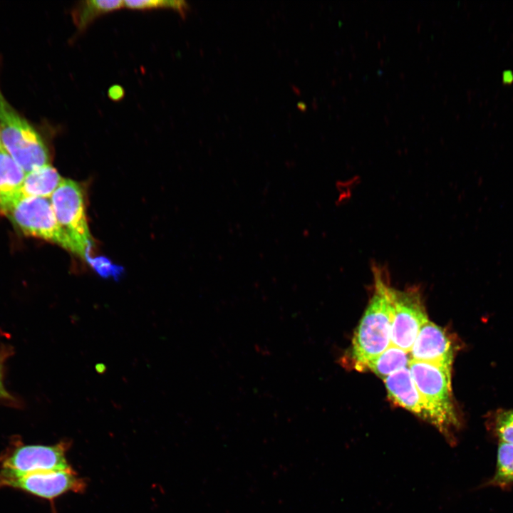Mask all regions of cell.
<instances>
[{
  "mask_svg": "<svg viewBox=\"0 0 513 513\" xmlns=\"http://www.w3.org/2000/svg\"><path fill=\"white\" fill-rule=\"evenodd\" d=\"M26 172L1 147L0 149V209L4 212L22 195Z\"/></svg>",
  "mask_w": 513,
  "mask_h": 513,
  "instance_id": "8fae6325",
  "label": "cell"
},
{
  "mask_svg": "<svg viewBox=\"0 0 513 513\" xmlns=\"http://www.w3.org/2000/svg\"><path fill=\"white\" fill-rule=\"evenodd\" d=\"M484 486L502 490H508L513 486V445L498 442L495 471Z\"/></svg>",
  "mask_w": 513,
  "mask_h": 513,
  "instance_id": "9a60e30c",
  "label": "cell"
},
{
  "mask_svg": "<svg viewBox=\"0 0 513 513\" xmlns=\"http://www.w3.org/2000/svg\"><path fill=\"white\" fill-rule=\"evenodd\" d=\"M373 271V291L352 341V360L361 370L390 345L392 287L381 267Z\"/></svg>",
  "mask_w": 513,
  "mask_h": 513,
  "instance_id": "6da1fadb",
  "label": "cell"
},
{
  "mask_svg": "<svg viewBox=\"0 0 513 513\" xmlns=\"http://www.w3.org/2000/svg\"><path fill=\"white\" fill-rule=\"evenodd\" d=\"M86 482L73 468L19 473L0 469V489L11 488L53 503L61 495L72 492L81 493Z\"/></svg>",
  "mask_w": 513,
  "mask_h": 513,
  "instance_id": "8992f818",
  "label": "cell"
},
{
  "mask_svg": "<svg viewBox=\"0 0 513 513\" xmlns=\"http://www.w3.org/2000/svg\"><path fill=\"white\" fill-rule=\"evenodd\" d=\"M63 178L52 165L48 164L26 172L21 189L22 195L50 198Z\"/></svg>",
  "mask_w": 513,
  "mask_h": 513,
  "instance_id": "7c38bea8",
  "label": "cell"
},
{
  "mask_svg": "<svg viewBox=\"0 0 513 513\" xmlns=\"http://www.w3.org/2000/svg\"><path fill=\"white\" fill-rule=\"evenodd\" d=\"M50 200L56 219L70 242L71 252L87 259L92 237L80 185L72 180L63 179Z\"/></svg>",
  "mask_w": 513,
  "mask_h": 513,
  "instance_id": "277c9868",
  "label": "cell"
},
{
  "mask_svg": "<svg viewBox=\"0 0 513 513\" xmlns=\"http://www.w3.org/2000/svg\"><path fill=\"white\" fill-rule=\"evenodd\" d=\"M390 344L410 352L421 327L428 321L420 292L391 289Z\"/></svg>",
  "mask_w": 513,
  "mask_h": 513,
  "instance_id": "ba28073f",
  "label": "cell"
},
{
  "mask_svg": "<svg viewBox=\"0 0 513 513\" xmlns=\"http://www.w3.org/2000/svg\"><path fill=\"white\" fill-rule=\"evenodd\" d=\"M0 141L1 147L26 173L49 164V152L43 138L9 103L1 89Z\"/></svg>",
  "mask_w": 513,
  "mask_h": 513,
  "instance_id": "3957f363",
  "label": "cell"
},
{
  "mask_svg": "<svg viewBox=\"0 0 513 513\" xmlns=\"http://www.w3.org/2000/svg\"><path fill=\"white\" fill-rule=\"evenodd\" d=\"M297 106H298L299 108L303 109V110L306 108V105H305L304 103H301V102H299V103L297 104Z\"/></svg>",
  "mask_w": 513,
  "mask_h": 513,
  "instance_id": "d6986e66",
  "label": "cell"
},
{
  "mask_svg": "<svg viewBox=\"0 0 513 513\" xmlns=\"http://www.w3.org/2000/svg\"><path fill=\"white\" fill-rule=\"evenodd\" d=\"M488 427L498 442L513 445V409L496 412Z\"/></svg>",
  "mask_w": 513,
  "mask_h": 513,
  "instance_id": "2e32d148",
  "label": "cell"
},
{
  "mask_svg": "<svg viewBox=\"0 0 513 513\" xmlns=\"http://www.w3.org/2000/svg\"><path fill=\"white\" fill-rule=\"evenodd\" d=\"M70 445L68 440L43 445H28L20 438H13L0 454V469L19 473L71 469L66 459Z\"/></svg>",
  "mask_w": 513,
  "mask_h": 513,
  "instance_id": "52a82bcc",
  "label": "cell"
},
{
  "mask_svg": "<svg viewBox=\"0 0 513 513\" xmlns=\"http://www.w3.org/2000/svg\"><path fill=\"white\" fill-rule=\"evenodd\" d=\"M409 353L410 360L431 363L451 373L452 343L445 331L431 321L421 327Z\"/></svg>",
  "mask_w": 513,
  "mask_h": 513,
  "instance_id": "9c48e42d",
  "label": "cell"
},
{
  "mask_svg": "<svg viewBox=\"0 0 513 513\" xmlns=\"http://www.w3.org/2000/svg\"><path fill=\"white\" fill-rule=\"evenodd\" d=\"M124 7V1L86 0L79 2L72 11L73 23L78 31H84L95 19L105 14Z\"/></svg>",
  "mask_w": 513,
  "mask_h": 513,
  "instance_id": "4fadbf2b",
  "label": "cell"
},
{
  "mask_svg": "<svg viewBox=\"0 0 513 513\" xmlns=\"http://www.w3.org/2000/svg\"><path fill=\"white\" fill-rule=\"evenodd\" d=\"M26 235L55 243L71 252L50 198L21 196L4 212Z\"/></svg>",
  "mask_w": 513,
  "mask_h": 513,
  "instance_id": "5b68a950",
  "label": "cell"
},
{
  "mask_svg": "<svg viewBox=\"0 0 513 513\" xmlns=\"http://www.w3.org/2000/svg\"><path fill=\"white\" fill-rule=\"evenodd\" d=\"M1 148V141H0V149Z\"/></svg>",
  "mask_w": 513,
  "mask_h": 513,
  "instance_id": "ffe728a7",
  "label": "cell"
},
{
  "mask_svg": "<svg viewBox=\"0 0 513 513\" xmlns=\"http://www.w3.org/2000/svg\"><path fill=\"white\" fill-rule=\"evenodd\" d=\"M124 7L135 10L171 9L185 16L188 4L183 0H129L124 1Z\"/></svg>",
  "mask_w": 513,
  "mask_h": 513,
  "instance_id": "e0dca14e",
  "label": "cell"
},
{
  "mask_svg": "<svg viewBox=\"0 0 513 513\" xmlns=\"http://www.w3.org/2000/svg\"><path fill=\"white\" fill-rule=\"evenodd\" d=\"M410 353L397 346L390 345L382 353L370 361L366 368L378 376L385 378L403 368L408 367Z\"/></svg>",
  "mask_w": 513,
  "mask_h": 513,
  "instance_id": "5bb4252c",
  "label": "cell"
},
{
  "mask_svg": "<svg viewBox=\"0 0 513 513\" xmlns=\"http://www.w3.org/2000/svg\"><path fill=\"white\" fill-rule=\"evenodd\" d=\"M389 397L398 405L426 421V411L408 366L383 379Z\"/></svg>",
  "mask_w": 513,
  "mask_h": 513,
  "instance_id": "30bf717a",
  "label": "cell"
},
{
  "mask_svg": "<svg viewBox=\"0 0 513 513\" xmlns=\"http://www.w3.org/2000/svg\"><path fill=\"white\" fill-rule=\"evenodd\" d=\"M2 378H3V376H2V363H1V359L0 358V399L11 400L12 398V397L5 389L4 384H3Z\"/></svg>",
  "mask_w": 513,
  "mask_h": 513,
  "instance_id": "ac0fdd59",
  "label": "cell"
},
{
  "mask_svg": "<svg viewBox=\"0 0 513 513\" xmlns=\"http://www.w3.org/2000/svg\"><path fill=\"white\" fill-rule=\"evenodd\" d=\"M408 368L425 408L426 422L454 443L460 422L451 399V373L413 360L409 361Z\"/></svg>",
  "mask_w": 513,
  "mask_h": 513,
  "instance_id": "7a4b0ae2",
  "label": "cell"
}]
</instances>
